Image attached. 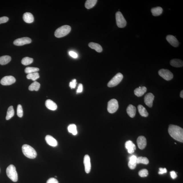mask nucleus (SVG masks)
Wrapping results in <instances>:
<instances>
[{"instance_id": "nucleus-32", "label": "nucleus", "mask_w": 183, "mask_h": 183, "mask_svg": "<svg viewBox=\"0 0 183 183\" xmlns=\"http://www.w3.org/2000/svg\"><path fill=\"white\" fill-rule=\"evenodd\" d=\"M33 59L32 58L29 57H25L23 58L22 60L21 63L25 66H27L31 64L33 62Z\"/></svg>"}, {"instance_id": "nucleus-42", "label": "nucleus", "mask_w": 183, "mask_h": 183, "mask_svg": "<svg viewBox=\"0 0 183 183\" xmlns=\"http://www.w3.org/2000/svg\"><path fill=\"white\" fill-rule=\"evenodd\" d=\"M69 54L70 56H71L72 57L75 58V59L78 57L77 54L76 53L73 51H71L69 52Z\"/></svg>"}, {"instance_id": "nucleus-13", "label": "nucleus", "mask_w": 183, "mask_h": 183, "mask_svg": "<svg viewBox=\"0 0 183 183\" xmlns=\"http://www.w3.org/2000/svg\"><path fill=\"white\" fill-rule=\"evenodd\" d=\"M138 146L139 149L143 150L144 149L146 146V140L145 137L144 136H139L137 140Z\"/></svg>"}, {"instance_id": "nucleus-33", "label": "nucleus", "mask_w": 183, "mask_h": 183, "mask_svg": "<svg viewBox=\"0 0 183 183\" xmlns=\"http://www.w3.org/2000/svg\"><path fill=\"white\" fill-rule=\"evenodd\" d=\"M39 70V69L37 68L33 67H27L25 69V73L30 74L37 72Z\"/></svg>"}, {"instance_id": "nucleus-11", "label": "nucleus", "mask_w": 183, "mask_h": 183, "mask_svg": "<svg viewBox=\"0 0 183 183\" xmlns=\"http://www.w3.org/2000/svg\"><path fill=\"white\" fill-rule=\"evenodd\" d=\"M154 98V96L152 93L147 94L144 97V101L146 106L150 108L153 106V101Z\"/></svg>"}, {"instance_id": "nucleus-37", "label": "nucleus", "mask_w": 183, "mask_h": 183, "mask_svg": "<svg viewBox=\"0 0 183 183\" xmlns=\"http://www.w3.org/2000/svg\"><path fill=\"white\" fill-rule=\"evenodd\" d=\"M77 85V80L75 79H74L71 82H70L69 86L72 89L75 88Z\"/></svg>"}, {"instance_id": "nucleus-14", "label": "nucleus", "mask_w": 183, "mask_h": 183, "mask_svg": "<svg viewBox=\"0 0 183 183\" xmlns=\"http://www.w3.org/2000/svg\"><path fill=\"white\" fill-rule=\"evenodd\" d=\"M166 40L172 46L177 47L178 46L179 42L175 37L172 35H168L166 37Z\"/></svg>"}, {"instance_id": "nucleus-34", "label": "nucleus", "mask_w": 183, "mask_h": 183, "mask_svg": "<svg viewBox=\"0 0 183 183\" xmlns=\"http://www.w3.org/2000/svg\"><path fill=\"white\" fill-rule=\"evenodd\" d=\"M136 162L137 164H147L149 163V160L146 157H139L137 158Z\"/></svg>"}, {"instance_id": "nucleus-43", "label": "nucleus", "mask_w": 183, "mask_h": 183, "mask_svg": "<svg viewBox=\"0 0 183 183\" xmlns=\"http://www.w3.org/2000/svg\"><path fill=\"white\" fill-rule=\"evenodd\" d=\"M170 175H171V178L173 179L176 178L177 176L176 173L174 171L170 172Z\"/></svg>"}, {"instance_id": "nucleus-27", "label": "nucleus", "mask_w": 183, "mask_h": 183, "mask_svg": "<svg viewBox=\"0 0 183 183\" xmlns=\"http://www.w3.org/2000/svg\"><path fill=\"white\" fill-rule=\"evenodd\" d=\"M40 84L37 81H34L33 83L30 85L29 87V89L31 91H38L40 88Z\"/></svg>"}, {"instance_id": "nucleus-1", "label": "nucleus", "mask_w": 183, "mask_h": 183, "mask_svg": "<svg viewBox=\"0 0 183 183\" xmlns=\"http://www.w3.org/2000/svg\"><path fill=\"white\" fill-rule=\"evenodd\" d=\"M169 134L175 140L183 142V129L180 126L170 124L168 128Z\"/></svg>"}, {"instance_id": "nucleus-9", "label": "nucleus", "mask_w": 183, "mask_h": 183, "mask_svg": "<svg viewBox=\"0 0 183 183\" xmlns=\"http://www.w3.org/2000/svg\"><path fill=\"white\" fill-rule=\"evenodd\" d=\"M32 42L31 39L28 37H24L18 39L14 41V44L17 46H22L29 44Z\"/></svg>"}, {"instance_id": "nucleus-21", "label": "nucleus", "mask_w": 183, "mask_h": 183, "mask_svg": "<svg viewBox=\"0 0 183 183\" xmlns=\"http://www.w3.org/2000/svg\"><path fill=\"white\" fill-rule=\"evenodd\" d=\"M147 89L145 87H141L140 88H138L134 91L135 95L137 96L140 97L142 96L146 92Z\"/></svg>"}, {"instance_id": "nucleus-16", "label": "nucleus", "mask_w": 183, "mask_h": 183, "mask_svg": "<svg viewBox=\"0 0 183 183\" xmlns=\"http://www.w3.org/2000/svg\"><path fill=\"white\" fill-rule=\"evenodd\" d=\"M125 147L128 150V153L130 154L133 153L136 148L135 145L131 140L126 141L125 144Z\"/></svg>"}, {"instance_id": "nucleus-5", "label": "nucleus", "mask_w": 183, "mask_h": 183, "mask_svg": "<svg viewBox=\"0 0 183 183\" xmlns=\"http://www.w3.org/2000/svg\"><path fill=\"white\" fill-rule=\"evenodd\" d=\"M119 108L118 103L116 99H113L108 102L107 110L110 113H114L117 111Z\"/></svg>"}, {"instance_id": "nucleus-7", "label": "nucleus", "mask_w": 183, "mask_h": 183, "mask_svg": "<svg viewBox=\"0 0 183 183\" xmlns=\"http://www.w3.org/2000/svg\"><path fill=\"white\" fill-rule=\"evenodd\" d=\"M116 19L117 26L119 28H123L126 26V21L121 12L118 11L116 12Z\"/></svg>"}, {"instance_id": "nucleus-44", "label": "nucleus", "mask_w": 183, "mask_h": 183, "mask_svg": "<svg viewBox=\"0 0 183 183\" xmlns=\"http://www.w3.org/2000/svg\"><path fill=\"white\" fill-rule=\"evenodd\" d=\"M180 97L182 98H183V91L182 90L181 91L180 93Z\"/></svg>"}, {"instance_id": "nucleus-2", "label": "nucleus", "mask_w": 183, "mask_h": 183, "mask_svg": "<svg viewBox=\"0 0 183 183\" xmlns=\"http://www.w3.org/2000/svg\"><path fill=\"white\" fill-rule=\"evenodd\" d=\"M22 149L24 155L29 158L34 159L37 156V154L35 149L29 145H23Z\"/></svg>"}, {"instance_id": "nucleus-26", "label": "nucleus", "mask_w": 183, "mask_h": 183, "mask_svg": "<svg viewBox=\"0 0 183 183\" xmlns=\"http://www.w3.org/2000/svg\"><path fill=\"white\" fill-rule=\"evenodd\" d=\"M163 9L161 7H158L151 9V12L153 16H158L162 13Z\"/></svg>"}, {"instance_id": "nucleus-15", "label": "nucleus", "mask_w": 183, "mask_h": 183, "mask_svg": "<svg viewBox=\"0 0 183 183\" xmlns=\"http://www.w3.org/2000/svg\"><path fill=\"white\" fill-rule=\"evenodd\" d=\"M45 140H46L47 144H48L49 145L53 147H55L57 146V141L51 136L47 135L45 137Z\"/></svg>"}, {"instance_id": "nucleus-19", "label": "nucleus", "mask_w": 183, "mask_h": 183, "mask_svg": "<svg viewBox=\"0 0 183 183\" xmlns=\"http://www.w3.org/2000/svg\"><path fill=\"white\" fill-rule=\"evenodd\" d=\"M45 104L47 108L50 110H55L57 109V104L51 100H47L45 102Z\"/></svg>"}, {"instance_id": "nucleus-40", "label": "nucleus", "mask_w": 183, "mask_h": 183, "mask_svg": "<svg viewBox=\"0 0 183 183\" xmlns=\"http://www.w3.org/2000/svg\"><path fill=\"white\" fill-rule=\"evenodd\" d=\"M159 170V171L158 172L159 174H162L167 172V170H166V168H160Z\"/></svg>"}, {"instance_id": "nucleus-23", "label": "nucleus", "mask_w": 183, "mask_h": 183, "mask_svg": "<svg viewBox=\"0 0 183 183\" xmlns=\"http://www.w3.org/2000/svg\"><path fill=\"white\" fill-rule=\"evenodd\" d=\"M89 46L90 48L94 49L98 52L100 53L102 51V47L98 43L91 42L89 44Z\"/></svg>"}, {"instance_id": "nucleus-29", "label": "nucleus", "mask_w": 183, "mask_h": 183, "mask_svg": "<svg viewBox=\"0 0 183 183\" xmlns=\"http://www.w3.org/2000/svg\"><path fill=\"white\" fill-rule=\"evenodd\" d=\"M97 0H87L85 3V7L88 9H90L95 6L97 2Z\"/></svg>"}, {"instance_id": "nucleus-20", "label": "nucleus", "mask_w": 183, "mask_h": 183, "mask_svg": "<svg viewBox=\"0 0 183 183\" xmlns=\"http://www.w3.org/2000/svg\"><path fill=\"white\" fill-rule=\"evenodd\" d=\"M137 158L135 155L132 156L129 158V162L128 163V166L130 169H135L136 166Z\"/></svg>"}, {"instance_id": "nucleus-4", "label": "nucleus", "mask_w": 183, "mask_h": 183, "mask_svg": "<svg viewBox=\"0 0 183 183\" xmlns=\"http://www.w3.org/2000/svg\"><path fill=\"white\" fill-rule=\"evenodd\" d=\"M6 173L7 176L13 182H17L18 178L17 173L15 166L11 164L8 166L6 169Z\"/></svg>"}, {"instance_id": "nucleus-12", "label": "nucleus", "mask_w": 183, "mask_h": 183, "mask_svg": "<svg viewBox=\"0 0 183 183\" xmlns=\"http://www.w3.org/2000/svg\"><path fill=\"white\" fill-rule=\"evenodd\" d=\"M84 164L85 171L87 173H89L91 170V165L90 158L89 155H86L84 158Z\"/></svg>"}, {"instance_id": "nucleus-41", "label": "nucleus", "mask_w": 183, "mask_h": 183, "mask_svg": "<svg viewBox=\"0 0 183 183\" xmlns=\"http://www.w3.org/2000/svg\"><path fill=\"white\" fill-rule=\"evenodd\" d=\"M83 91V86L82 84H79V85L77 90V93H81Z\"/></svg>"}, {"instance_id": "nucleus-22", "label": "nucleus", "mask_w": 183, "mask_h": 183, "mask_svg": "<svg viewBox=\"0 0 183 183\" xmlns=\"http://www.w3.org/2000/svg\"><path fill=\"white\" fill-rule=\"evenodd\" d=\"M170 63L172 66L175 67H181L183 66V61L179 59H175L172 60L170 61Z\"/></svg>"}, {"instance_id": "nucleus-30", "label": "nucleus", "mask_w": 183, "mask_h": 183, "mask_svg": "<svg viewBox=\"0 0 183 183\" xmlns=\"http://www.w3.org/2000/svg\"><path fill=\"white\" fill-rule=\"evenodd\" d=\"M68 131L74 135H77V126L74 124H70L68 128Z\"/></svg>"}, {"instance_id": "nucleus-36", "label": "nucleus", "mask_w": 183, "mask_h": 183, "mask_svg": "<svg viewBox=\"0 0 183 183\" xmlns=\"http://www.w3.org/2000/svg\"><path fill=\"white\" fill-rule=\"evenodd\" d=\"M138 174L139 176L142 177H144L148 176V173L147 170L144 169L139 171Z\"/></svg>"}, {"instance_id": "nucleus-25", "label": "nucleus", "mask_w": 183, "mask_h": 183, "mask_svg": "<svg viewBox=\"0 0 183 183\" xmlns=\"http://www.w3.org/2000/svg\"><path fill=\"white\" fill-rule=\"evenodd\" d=\"M11 60V58L9 56L5 55L0 57V64L4 65L8 64Z\"/></svg>"}, {"instance_id": "nucleus-35", "label": "nucleus", "mask_w": 183, "mask_h": 183, "mask_svg": "<svg viewBox=\"0 0 183 183\" xmlns=\"http://www.w3.org/2000/svg\"><path fill=\"white\" fill-rule=\"evenodd\" d=\"M17 115L19 117H22L23 115L22 107L21 104L18 105L17 108Z\"/></svg>"}, {"instance_id": "nucleus-31", "label": "nucleus", "mask_w": 183, "mask_h": 183, "mask_svg": "<svg viewBox=\"0 0 183 183\" xmlns=\"http://www.w3.org/2000/svg\"><path fill=\"white\" fill-rule=\"evenodd\" d=\"M39 74L38 72L28 74L27 76V79H31L32 81H35L36 80L39 78Z\"/></svg>"}, {"instance_id": "nucleus-24", "label": "nucleus", "mask_w": 183, "mask_h": 183, "mask_svg": "<svg viewBox=\"0 0 183 183\" xmlns=\"http://www.w3.org/2000/svg\"><path fill=\"white\" fill-rule=\"evenodd\" d=\"M138 109L140 114L142 116L147 117L148 116V113L145 108L141 105H139L138 106Z\"/></svg>"}, {"instance_id": "nucleus-10", "label": "nucleus", "mask_w": 183, "mask_h": 183, "mask_svg": "<svg viewBox=\"0 0 183 183\" xmlns=\"http://www.w3.org/2000/svg\"><path fill=\"white\" fill-rule=\"evenodd\" d=\"M15 82V78L12 76H6L3 77L1 81V84L3 86L11 85Z\"/></svg>"}, {"instance_id": "nucleus-39", "label": "nucleus", "mask_w": 183, "mask_h": 183, "mask_svg": "<svg viewBox=\"0 0 183 183\" xmlns=\"http://www.w3.org/2000/svg\"><path fill=\"white\" fill-rule=\"evenodd\" d=\"M46 183H59V182L57 179L54 178H51L47 180Z\"/></svg>"}, {"instance_id": "nucleus-28", "label": "nucleus", "mask_w": 183, "mask_h": 183, "mask_svg": "<svg viewBox=\"0 0 183 183\" xmlns=\"http://www.w3.org/2000/svg\"><path fill=\"white\" fill-rule=\"evenodd\" d=\"M14 115V110L13 106H11L8 108L7 110L6 119L7 120H9Z\"/></svg>"}, {"instance_id": "nucleus-45", "label": "nucleus", "mask_w": 183, "mask_h": 183, "mask_svg": "<svg viewBox=\"0 0 183 183\" xmlns=\"http://www.w3.org/2000/svg\"><path fill=\"white\" fill-rule=\"evenodd\" d=\"M141 87H139V88H140Z\"/></svg>"}, {"instance_id": "nucleus-17", "label": "nucleus", "mask_w": 183, "mask_h": 183, "mask_svg": "<svg viewBox=\"0 0 183 183\" xmlns=\"http://www.w3.org/2000/svg\"><path fill=\"white\" fill-rule=\"evenodd\" d=\"M136 109L135 106L132 104H130L126 109L127 113L130 117L133 118L135 117L136 113Z\"/></svg>"}, {"instance_id": "nucleus-18", "label": "nucleus", "mask_w": 183, "mask_h": 183, "mask_svg": "<svg viewBox=\"0 0 183 183\" xmlns=\"http://www.w3.org/2000/svg\"><path fill=\"white\" fill-rule=\"evenodd\" d=\"M23 19L27 23H31L34 21V17L32 14L30 13L26 12L23 14Z\"/></svg>"}, {"instance_id": "nucleus-3", "label": "nucleus", "mask_w": 183, "mask_h": 183, "mask_svg": "<svg viewBox=\"0 0 183 183\" xmlns=\"http://www.w3.org/2000/svg\"><path fill=\"white\" fill-rule=\"evenodd\" d=\"M71 31V27L68 25H65L58 28L55 31V36L57 38L65 37Z\"/></svg>"}, {"instance_id": "nucleus-38", "label": "nucleus", "mask_w": 183, "mask_h": 183, "mask_svg": "<svg viewBox=\"0 0 183 183\" xmlns=\"http://www.w3.org/2000/svg\"><path fill=\"white\" fill-rule=\"evenodd\" d=\"M9 20V18L6 16L0 17V24L7 22Z\"/></svg>"}, {"instance_id": "nucleus-8", "label": "nucleus", "mask_w": 183, "mask_h": 183, "mask_svg": "<svg viewBox=\"0 0 183 183\" xmlns=\"http://www.w3.org/2000/svg\"><path fill=\"white\" fill-rule=\"evenodd\" d=\"M159 76L167 81L171 80L173 77V75L172 72L168 69H162L158 71Z\"/></svg>"}, {"instance_id": "nucleus-6", "label": "nucleus", "mask_w": 183, "mask_h": 183, "mask_svg": "<svg viewBox=\"0 0 183 183\" xmlns=\"http://www.w3.org/2000/svg\"><path fill=\"white\" fill-rule=\"evenodd\" d=\"M123 76L120 73H117L108 83V86L109 87H113L118 85L122 81Z\"/></svg>"}]
</instances>
